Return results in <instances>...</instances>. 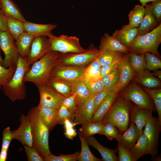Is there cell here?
I'll return each mask as SVG.
<instances>
[{
    "mask_svg": "<svg viewBox=\"0 0 161 161\" xmlns=\"http://www.w3.org/2000/svg\"><path fill=\"white\" fill-rule=\"evenodd\" d=\"M132 107L130 100L118 94L101 122L103 124H113L120 133H123L128 129L130 123Z\"/></svg>",
    "mask_w": 161,
    "mask_h": 161,
    "instance_id": "6da1fadb",
    "label": "cell"
},
{
    "mask_svg": "<svg viewBox=\"0 0 161 161\" xmlns=\"http://www.w3.org/2000/svg\"><path fill=\"white\" fill-rule=\"evenodd\" d=\"M27 116L31 124L32 147L44 159L52 154L49 145V131L41 120L37 106L32 107L29 110Z\"/></svg>",
    "mask_w": 161,
    "mask_h": 161,
    "instance_id": "7a4b0ae2",
    "label": "cell"
},
{
    "mask_svg": "<svg viewBox=\"0 0 161 161\" xmlns=\"http://www.w3.org/2000/svg\"><path fill=\"white\" fill-rule=\"evenodd\" d=\"M59 54L52 51L34 63L25 75L24 81L32 83L36 86L45 84L52 69L57 64Z\"/></svg>",
    "mask_w": 161,
    "mask_h": 161,
    "instance_id": "3957f363",
    "label": "cell"
},
{
    "mask_svg": "<svg viewBox=\"0 0 161 161\" xmlns=\"http://www.w3.org/2000/svg\"><path fill=\"white\" fill-rule=\"evenodd\" d=\"M30 67L26 58L19 56L13 77L7 84L2 87L5 95L12 102L25 98L26 86L24 81V78Z\"/></svg>",
    "mask_w": 161,
    "mask_h": 161,
    "instance_id": "277c9868",
    "label": "cell"
},
{
    "mask_svg": "<svg viewBox=\"0 0 161 161\" xmlns=\"http://www.w3.org/2000/svg\"><path fill=\"white\" fill-rule=\"evenodd\" d=\"M161 43V24L150 32L137 36L128 49L129 51L137 54L149 52L160 59L161 55L158 47Z\"/></svg>",
    "mask_w": 161,
    "mask_h": 161,
    "instance_id": "5b68a950",
    "label": "cell"
},
{
    "mask_svg": "<svg viewBox=\"0 0 161 161\" xmlns=\"http://www.w3.org/2000/svg\"><path fill=\"white\" fill-rule=\"evenodd\" d=\"M101 51L91 44L86 50L79 53L59 52L57 64L65 66L81 67L87 66L98 58Z\"/></svg>",
    "mask_w": 161,
    "mask_h": 161,
    "instance_id": "8992f818",
    "label": "cell"
},
{
    "mask_svg": "<svg viewBox=\"0 0 161 161\" xmlns=\"http://www.w3.org/2000/svg\"><path fill=\"white\" fill-rule=\"evenodd\" d=\"M126 86L124 90L119 93L120 96L132 101L138 106L153 111L155 110L156 107L151 98L135 81L131 80Z\"/></svg>",
    "mask_w": 161,
    "mask_h": 161,
    "instance_id": "52a82bcc",
    "label": "cell"
},
{
    "mask_svg": "<svg viewBox=\"0 0 161 161\" xmlns=\"http://www.w3.org/2000/svg\"><path fill=\"white\" fill-rule=\"evenodd\" d=\"M47 37L50 41L52 51L61 53H79L86 50L81 46L79 39L75 36L62 35L57 36L52 33Z\"/></svg>",
    "mask_w": 161,
    "mask_h": 161,
    "instance_id": "ba28073f",
    "label": "cell"
},
{
    "mask_svg": "<svg viewBox=\"0 0 161 161\" xmlns=\"http://www.w3.org/2000/svg\"><path fill=\"white\" fill-rule=\"evenodd\" d=\"M0 47L5 55L3 66L17 65L20 55L15 39L8 31L0 30Z\"/></svg>",
    "mask_w": 161,
    "mask_h": 161,
    "instance_id": "9c48e42d",
    "label": "cell"
},
{
    "mask_svg": "<svg viewBox=\"0 0 161 161\" xmlns=\"http://www.w3.org/2000/svg\"><path fill=\"white\" fill-rule=\"evenodd\" d=\"M87 66L76 67L62 66L56 64L52 69L49 77L73 82L84 77V73Z\"/></svg>",
    "mask_w": 161,
    "mask_h": 161,
    "instance_id": "30bf717a",
    "label": "cell"
},
{
    "mask_svg": "<svg viewBox=\"0 0 161 161\" xmlns=\"http://www.w3.org/2000/svg\"><path fill=\"white\" fill-rule=\"evenodd\" d=\"M161 124L158 117L153 116L147 121L143 133L148 140L150 148L149 154L156 156L158 153L159 138L161 131Z\"/></svg>",
    "mask_w": 161,
    "mask_h": 161,
    "instance_id": "8fae6325",
    "label": "cell"
},
{
    "mask_svg": "<svg viewBox=\"0 0 161 161\" xmlns=\"http://www.w3.org/2000/svg\"><path fill=\"white\" fill-rule=\"evenodd\" d=\"M52 51L48 38L45 36L35 37L32 42L30 51L26 58L28 64L30 66L47 54Z\"/></svg>",
    "mask_w": 161,
    "mask_h": 161,
    "instance_id": "7c38bea8",
    "label": "cell"
},
{
    "mask_svg": "<svg viewBox=\"0 0 161 161\" xmlns=\"http://www.w3.org/2000/svg\"><path fill=\"white\" fill-rule=\"evenodd\" d=\"M40 95L39 105L59 110L66 98L58 93L45 84L36 86Z\"/></svg>",
    "mask_w": 161,
    "mask_h": 161,
    "instance_id": "4fadbf2b",
    "label": "cell"
},
{
    "mask_svg": "<svg viewBox=\"0 0 161 161\" xmlns=\"http://www.w3.org/2000/svg\"><path fill=\"white\" fill-rule=\"evenodd\" d=\"M20 124L16 130L13 131L14 139L19 141L23 145L32 147V141L31 134V124L27 116L24 114L20 117Z\"/></svg>",
    "mask_w": 161,
    "mask_h": 161,
    "instance_id": "5bb4252c",
    "label": "cell"
},
{
    "mask_svg": "<svg viewBox=\"0 0 161 161\" xmlns=\"http://www.w3.org/2000/svg\"><path fill=\"white\" fill-rule=\"evenodd\" d=\"M117 67L120 72V79L117 85L120 87L121 91L133 79L135 74L130 64L128 52L125 54L117 63Z\"/></svg>",
    "mask_w": 161,
    "mask_h": 161,
    "instance_id": "9a60e30c",
    "label": "cell"
},
{
    "mask_svg": "<svg viewBox=\"0 0 161 161\" xmlns=\"http://www.w3.org/2000/svg\"><path fill=\"white\" fill-rule=\"evenodd\" d=\"M129 128L123 133H119L115 139L118 143L130 150L136 143L141 132L134 123L130 121Z\"/></svg>",
    "mask_w": 161,
    "mask_h": 161,
    "instance_id": "2e32d148",
    "label": "cell"
},
{
    "mask_svg": "<svg viewBox=\"0 0 161 161\" xmlns=\"http://www.w3.org/2000/svg\"><path fill=\"white\" fill-rule=\"evenodd\" d=\"M37 108L41 120L50 131L58 124L59 110L39 104Z\"/></svg>",
    "mask_w": 161,
    "mask_h": 161,
    "instance_id": "e0dca14e",
    "label": "cell"
},
{
    "mask_svg": "<svg viewBox=\"0 0 161 161\" xmlns=\"http://www.w3.org/2000/svg\"><path fill=\"white\" fill-rule=\"evenodd\" d=\"M121 91L120 87L117 85L108 94L102 104L94 114L91 122H101Z\"/></svg>",
    "mask_w": 161,
    "mask_h": 161,
    "instance_id": "ac0fdd59",
    "label": "cell"
},
{
    "mask_svg": "<svg viewBox=\"0 0 161 161\" xmlns=\"http://www.w3.org/2000/svg\"><path fill=\"white\" fill-rule=\"evenodd\" d=\"M72 90L75 95L78 110L82 108L92 97L93 96L92 95L86 86L84 77L72 82Z\"/></svg>",
    "mask_w": 161,
    "mask_h": 161,
    "instance_id": "d6986e66",
    "label": "cell"
},
{
    "mask_svg": "<svg viewBox=\"0 0 161 161\" xmlns=\"http://www.w3.org/2000/svg\"><path fill=\"white\" fill-rule=\"evenodd\" d=\"M99 49L101 52H120L126 54L129 49L122 45L113 36L106 33L100 40Z\"/></svg>",
    "mask_w": 161,
    "mask_h": 161,
    "instance_id": "ffe728a7",
    "label": "cell"
},
{
    "mask_svg": "<svg viewBox=\"0 0 161 161\" xmlns=\"http://www.w3.org/2000/svg\"><path fill=\"white\" fill-rule=\"evenodd\" d=\"M137 27L128 24L123 25L120 29L116 30L112 36L128 48L137 36Z\"/></svg>",
    "mask_w": 161,
    "mask_h": 161,
    "instance_id": "44dd1931",
    "label": "cell"
},
{
    "mask_svg": "<svg viewBox=\"0 0 161 161\" xmlns=\"http://www.w3.org/2000/svg\"><path fill=\"white\" fill-rule=\"evenodd\" d=\"M153 111L137 106L132 107L130 121L135 123L141 132L147 121L153 116Z\"/></svg>",
    "mask_w": 161,
    "mask_h": 161,
    "instance_id": "7402d4cb",
    "label": "cell"
},
{
    "mask_svg": "<svg viewBox=\"0 0 161 161\" xmlns=\"http://www.w3.org/2000/svg\"><path fill=\"white\" fill-rule=\"evenodd\" d=\"M94 97H92L82 108L75 112L74 122L77 125H85L91 122L94 114Z\"/></svg>",
    "mask_w": 161,
    "mask_h": 161,
    "instance_id": "603a6c76",
    "label": "cell"
},
{
    "mask_svg": "<svg viewBox=\"0 0 161 161\" xmlns=\"http://www.w3.org/2000/svg\"><path fill=\"white\" fill-rule=\"evenodd\" d=\"M56 24L51 23L38 24L26 21L24 23L25 31L33 35L34 37L39 36L48 37L52 30L56 28Z\"/></svg>",
    "mask_w": 161,
    "mask_h": 161,
    "instance_id": "cb8c5ba5",
    "label": "cell"
},
{
    "mask_svg": "<svg viewBox=\"0 0 161 161\" xmlns=\"http://www.w3.org/2000/svg\"><path fill=\"white\" fill-rule=\"evenodd\" d=\"M145 11L143 19L138 29L137 36L147 33L157 27L160 23L152 13L150 4H146L145 6Z\"/></svg>",
    "mask_w": 161,
    "mask_h": 161,
    "instance_id": "d4e9b609",
    "label": "cell"
},
{
    "mask_svg": "<svg viewBox=\"0 0 161 161\" xmlns=\"http://www.w3.org/2000/svg\"><path fill=\"white\" fill-rule=\"evenodd\" d=\"M63 97H66L73 94L72 82L49 78L45 84Z\"/></svg>",
    "mask_w": 161,
    "mask_h": 161,
    "instance_id": "484cf974",
    "label": "cell"
},
{
    "mask_svg": "<svg viewBox=\"0 0 161 161\" xmlns=\"http://www.w3.org/2000/svg\"><path fill=\"white\" fill-rule=\"evenodd\" d=\"M88 144L96 149L100 153L103 161H118L116 155L117 149H113L106 148L101 145L92 136L86 138Z\"/></svg>",
    "mask_w": 161,
    "mask_h": 161,
    "instance_id": "4316f807",
    "label": "cell"
},
{
    "mask_svg": "<svg viewBox=\"0 0 161 161\" xmlns=\"http://www.w3.org/2000/svg\"><path fill=\"white\" fill-rule=\"evenodd\" d=\"M137 142L130 150L134 161H137L143 156L149 154L150 153L148 140L143 132L140 135Z\"/></svg>",
    "mask_w": 161,
    "mask_h": 161,
    "instance_id": "83f0119b",
    "label": "cell"
},
{
    "mask_svg": "<svg viewBox=\"0 0 161 161\" xmlns=\"http://www.w3.org/2000/svg\"><path fill=\"white\" fill-rule=\"evenodd\" d=\"M133 79L145 88L157 89L161 87L160 80L146 69L142 73L134 75Z\"/></svg>",
    "mask_w": 161,
    "mask_h": 161,
    "instance_id": "f1b7e54d",
    "label": "cell"
},
{
    "mask_svg": "<svg viewBox=\"0 0 161 161\" xmlns=\"http://www.w3.org/2000/svg\"><path fill=\"white\" fill-rule=\"evenodd\" d=\"M34 36L25 31L16 40V45L20 56L25 58L28 55Z\"/></svg>",
    "mask_w": 161,
    "mask_h": 161,
    "instance_id": "f546056e",
    "label": "cell"
},
{
    "mask_svg": "<svg viewBox=\"0 0 161 161\" xmlns=\"http://www.w3.org/2000/svg\"><path fill=\"white\" fill-rule=\"evenodd\" d=\"M0 1L1 9L5 14L23 22L27 21L19 7L13 0H0Z\"/></svg>",
    "mask_w": 161,
    "mask_h": 161,
    "instance_id": "4dcf8cb0",
    "label": "cell"
},
{
    "mask_svg": "<svg viewBox=\"0 0 161 161\" xmlns=\"http://www.w3.org/2000/svg\"><path fill=\"white\" fill-rule=\"evenodd\" d=\"M98 57L90 63L85 70L84 77L89 82H95L102 79L100 72L101 66Z\"/></svg>",
    "mask_w": 161,
    "mask_h": 161,
    "instance_id": "1f68e13d",
    "label": "cell"
},
{
    "mask_svg": "<svg viewBox=\"0 0 161 161\" xmlns=\"http://www.w3.org/2000/svg\"><path fill=\"white\" fill-rule=\"evenodd\" d=\"M7 20L8 31L16 40L18 37L25 31L24 23L16 19L5 14Z\"/></svg>",
    "mask_w": 161,
    "mask_h": 161,
    "instance_id": "d6a6232c",
    "label": "cell"
},
{
    "mask_svg": "<svg viewBox=\"0 0 161 161\" xmlns=\"http://www.w3.org/2000/svg\"><path fill=\"white\" fill-rule=\"evenodd\" d=\"M128 54L131 66L135 73L140 74L146 69V63L144 54H137L129 51Z\"/></svg>",
    "mask_w": 161,
    "mask_h": 161,
    "instance_id": "836d02e7",
    "label": "cell"
},
{
    "mask_svg": "<svg viewBox=\"0 0 161 161\" xmlns=\"http://www.w3.org/2000/svg\"><path fill=\"white\" fill-rule=\"evenodd\" d=\"M78 137L80 141L81 151L78 160L79 161H101L102 159L97 158L90 150L86 139L82 134L79 131Z\"/></svg>",
    "mask_w": 161,
    "mask_h": 161,
    "instance_id": "e575fe53",
    "label": "cell"
},
{
    "mask_svg": "<svg viewBox=\"0 0 161 161\" xmlns=\"http://www.w3.org/2000/svg\"><path fill=\"white\" fill-rule=\"evenodd\" d=\"M145 11V7L137 5L135 6L129 14V24L138 27L142 21Z\"/></svg>",
    "mask_w": 161,
    "mask_h": 161,
    "instance_id": "d590c367",
    "label": "cell"
},
{
    "mask_svg": "<svg viewBox=\"0 0 161 161\" xmlns=\"http://www.w3.org/2000/svg\"><path fill=\"white\" fill-rule=\"evenodd\" d=\"M104 127V125L101 122H90L82 125L81 127L79 129V131L86 138L96 134H101Z\"/></svg>",
    "mask_w": 161,
    "mask_h": 161,
    "instance_id": "8d00e7d4",
    "label": "cell"
},
{
    "mask_svg": "<svg viewBox=\"0 0 161 161\" xmlns=\"http://www.w3.org/2000/svg\"><path fill=\"white\" fill-rule=\"evenodd\" d=\"M119 79L120 72L117 67L102 78L105 88L107 89L115 87L118 84Z\"/></svg>",
    "mask_w": 161,
    "mask_h": 161,
    "instance_id": "74e56055",
    "label": "cell"
},
{
    "mask_svg": "<svg viewBox=\"0 0 161 161\" xmlns=\"http://www.w3.org/2000/svg\"><path fill=\"white\" fill-rule=\"evenodd\" d=\"M125 54L120 52H101L98 58L101 66L109 64L122 58Z\"/></svg>",
    "mask_w": 161,
    "mask_h": 161,
    "instance_id": "f35d334b",
    "label": "cell"
},
{
    "mask_svg": "<svg viewBox=\"0 0 161 161\" xmlns=\"http://www.w3.org/2000/svg\"><path fill=\"white\" fill-rule=\"evenodd\" d=\"M153 100L157 111L159 122L161 124V89L143 88Z\"/></svg>",
    "mask_w": 161,
    "mask_h": 161,
    "instance_id": "ab89813d",
    "label": "cell"
},
{
    "mask_svg": "<svg viewBox=\"0 0 161 161\" xmlns=\"http://www.w3.org/2000/svg\"><path fill=\"white\" fill-rule=\"evenodd\" d=\"M16 65H12L5 68L0 64V89L7 84L12 78Z\"/></svg>",
    "mask_w": 161,
    "mask_h": 161,
    "instance_id": "60d3db41",
    "label": "cell"
},
{
    "mask_svg": "<svg viewBox=\"0 0 161 161\" xmlns=\"http://www.w3.org/2000/svg\"><path fill=\"white\" fill-rule=\"evenodd\" d=\"M146 69L154 71L161 68V61L157 57L149 52L144 53Z\"/></svg>",
    "mask_w": 161,
    "mask_h": 161,
    "instance_id": "b9f144b4",
    "label": "cell"
},
{
    "mask_svg": "<svg viewBox=\"0 0 161 161\" xmlns=\"http://www.w3.org/2000/svg\"><path fill=\"white\" fill-rule=\"evenodd\" d=\"M80 152L77 151L71 154H61L55 156L52 154L45 157L44 161H76L78 160Z\"/></svg>",
    "mask_w": 161,
    "mask_h": 161,
    "instance_id": "7bdbcfd3",
    "label": "cell"
},
{
    "mask_svg": "<svg viewBox=\"0 0 161 161\" xmlns=\"http://www.w3.org/2000/svg\"><path fill=\"white\" fill-rule=\"evenodd\" d=\"M104 125V128L101 134L105 135L110 140L115 139L119 133V131L117 128L111 123Z\"/></svg>",
    "mask_w": 161,
    "mask_h": 161,
    "instance_id": "ee69618b",
    "label": "cell"
},
{
    "mask_svg": "<svg viewBox=\"0 0 161 161\" xmlns=\"http://www.w3.org/2000/svg\"><path fill=\"white\" fill-rule=\"evenodd\" d=\"M75 113L62 105L59 109L58 124H63L66 119H68L74 122Z\"/></svg>",
    "mask_w": 161,
    "mask_h": 161,
    "instance_id": "f6af8a7d",
    "label": "cell"
},
{
    "mask_svg": "<svg viewBox=\"0 0 161 161\" xmlns=\"http://www.w3.org/2000/svg\"><path fill=\"white\" fill-rule=\"evenodd\" d=\"M114 88L110 89L105 88L102 91L94 96V114L102 104L108 94Z\"/></svg>",
    "mask_w": 161,
    "mask_h": 161,
    "instance_id": "bcb514c9",
    "label": "cell"
},
{
    "mask_svg": "<svg viewBox=\"0 0 161 161\" xmlns=\"http://www.w3.org/2000/svg\"><path fill=\"white\" fill-rule=\"evenodd\" d=\"M85 82L92 96H95L105 89L102 79L97 81L91 83L87 82L85 79Z\"/></svg>",
    "mask_w": 161,
    "mask_h": 161,
    "instance_id": "7dc6e473",
    "label": "cell"
},
{
    "mask_svg": "<svg viewBox=\"0 0 161 161\" xmlns=\"http://www.w3.org/2000/svg\"><path fill=\"white\" fill-rule=\"evenodd\" d=\"M14 134L9 127L5 128L2 133L1 148L8 149L12 140L14 139Z\"/></svg>",
    "mask_w": 161,
    "mask_h": 161,
    "instance_id": "c3c4849f",
    "label": "cell"
},
{
    "mask_svg": "<svg viewBox=\"0 0 161 161\" xmlns=\"http://www.w3.org/2000/svg\"><path fill=\"white\" fill-rule=\"evenodd\" d=\"M28 161H44L37 150L33 147L24 145Z\"/></svg>",
    "mask_w": 161,
    "mask_h": 161,
    "instance_id": "681fc988",
    "label": "cell"
},
{
    "mask_svg": "<svg viewBox=\"0 0 161 161\" xmlns=\"http://www.w3.org/2000/svg\"><path fill=\"white\" fill-rule=\"evenodd\" d=\"M117 150L118 153V160L120 161H134L130 150L118 143Z\"/></svg>",
    "mask_w": 161,
    "mask_h": 161,
    "instance_id": "f907efd6",
    "label": "cell"
},
{
    "mask_svg": "<svg viewBox=\"0 0 161 161\" xmlns=\"http://www.w3.org/2000/svg\"><path fill=\"white\" fill-rule=\"evenodd\" d=\"M62 105L71 111L75 113L78 110V108L75 93L65 98Z\"/></svg>",
    "mask_w": 161,
    "mask_h": 161,
    "instance_id": "816d5d0a",
    "label": "cell"
},
{
    "mask_svg": "<svg viewBox=\"0 0 161 161\" xmlns=\"http://www.w3.org/2000/svg\"><path fill=\"white\" fill-rule=\"evenodd\" d=\"M151 12L158 22L161 21V0H157L150 4Z\"/></svg>",
    "mask_w": 161,
    "mask_h": 161,
    "instance_id": "f5cc1de1",
    "label": "cell"
},
{
    "mask_svg": "<svg viewBox=\"0 0 161 161\" xmlns=\"http://www.w3.org/2000/svg\"><path fill=\"white\" fill-rule=\"evenodd\" d=\"M121 59L115 61L109 64L101 66L100 69V72L102 78L104 75L109 73L117 68V63Z\"/></svg>",
    "mask_w": 161,
    "mask_h": 161,
    "instance_id": "db71d44e",
    "label": "cell"
},
{
    "mask_svg": "<svg viewBox=\"0 0 161 161\" xmlns=\"http://www.w3.org/2000/svg\"><path fill=\"white\" fill-rule=\"evenodd\" d=\"M0 30L8 31L6 17L1 8H0Z\"/></svg>",
    "mask_w": 161,
    "mask_h": 161,
    "instance_id": "11a10c76",
    "label": "cell"
},
{
    "mask_svg": "<svg viewBox=\"0 0 161 161\" xmlns=\"http://www.w3.org/2000/svg\"><path fill=\"white\" fill-rule=\"evenodd\" d=\"M76 130L74 128L65 129L64 134L66 137L70 140H73L77 135Z\"/></svg>",
    "mask_w": 161,
    "mask_h": 161,
    "instance_id": "9f6ffc18",
    "label": "cell"
},
{
    "mask_svg": "<svg viewBox=\"0 0 161 161\" xmlns=\"http://www.w3.org/2000/svg\"><path fill=\"white\" fill-rule=\"evenodd\" d=\"M63 124L64 125L65 129L73 128L77 125L76 123L68 119H65L63 122Z\"/></svg>",
    "mask_w": 161,
    "mask_h": 161,
    "instance_id": "6f0895ef",
    "label": "cell"
},
{
    "mask_svg": "<svg viewBox=\"0 0 161 161\" xmlns=\"http://www.w3.org/2000/svg\"><path fill=\"white\" fill-rule=\"evenodd\" d=\"M8 149L1 148L0 152V161H6Z\"/></svg>",
    "mask_w": 161,
    "mask_h": 161,
    "instance_id": "680465c9",
    "label": "cell"
},
{
    "mask_svg": "<svg viewBox=\"0 0 161 161\" xmlns=\"http://www.w3.org/2000/svg\"><path fill=\"white\" fill-rule=\"evenodd\" d=\"M153 72L152 73L154 76L158 77L161 80V71L158 69L153 71Z\"/></svg>",
    "mask_w": 161,
    "mask_h": 161,
    "instance_id": "91938a15",
    "label": "cell"
},
{
    "mask_svg": "<svg viewBox=\"0 0 161 161\" xmlns=\"http://www.w3.org/2000/svg\"><path fill=\"white\" fill-rule=\"evenodd\" d=\"M142 4V5L145 7L147 3L157 0H139Z\"/></svg>",
    "mask_w": 161,
    "mask_h": 161,
    "instance_id": "94428289",
    "label": "cell"
},
{
    "mask_svg": "<svg viewBox=\"0 0 161 161\" xmlns=\"http://www.w3.org/2000/svg\"><path fill=\"white\" fill-rule=\"evenodd\" d=\"M3 59L2 58L0 54V64L3 66Z\"/></svg>",
    "mask_w": 161,
    "mask_h": 161,
    "instance_id": "6125c7cd",
    "label": "cell"
},
{
    "mask_svg": "<svg viewBox=\"0 0 161 161\" xmlns=\"http://www.w3.org/2000/svg\"><path fill=\"white\" fill-rule=\"evenodd\" d=\"M1 4L0 1V8H1Z\"/></svg>",
    "mask_w": 161,
    "mask_h": 161,
    "instance_id": "be15d7a7",
    "label": "cell"
}]
</instances>
